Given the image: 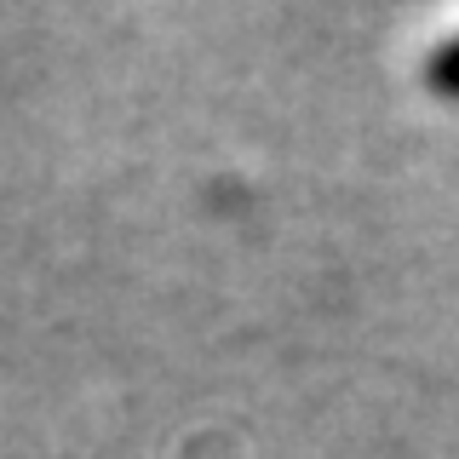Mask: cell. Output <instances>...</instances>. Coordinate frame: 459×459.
<instances>
[{
  "label": "cell",
  "instance_id": "1",
  "mask_svg": "<svg viewBox=\"0 0 459 459\" xmlns=\"http://www.w3.org/2000/svg\"><path fill=\"white\" fill-rule=\"evenodd\" d=\"M425 81L437 86L442 98H459V35H454V40H442V47L430 52V64H425Z\"/></svg>",
  "mask_w": 459,
  "mask_h": 459
}]
</instances>
